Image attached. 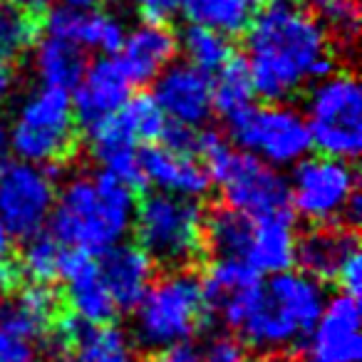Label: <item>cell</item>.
<instances>
[{
  "label": "cell",
  "mask_w": 362,
  "mask_h": 362,
  "mask_svg": "<svg viewBox=\"0 0 362 362\" xmlns=\"http://www.w3.org/2000/svg\"><path fill=\"white\" fill-rule=\"evenodd\" d=\"M253 90L268 102H288L330 75V35L300 0H268L246 25V57Z\"/></svg>",
  "instance_id": "6da1fadb"
},
{
  "label": "cell",
  "mask_w": 362,
  "mask_h": 362,
  "mask_svg": "<svg viewBox=\"0 0 362 362\" xmlns=\"http://www.w3.org/2000/svg\"><path fill=\"white\" fill-rule=\"evenodd\" d=\"M134 189L105 171L65 181L50 214L52 236L70 251L102 256L124 243L134 223Z\"/></svg>",
  "instance_id": "7a4b0ae2"
},
{
  "label": "cell",
  "mask_w": 362,
  "mask_h": 362,
  "mask_svg": "<svg viewBox=\"0 0 362 362\" xmlns=\"http://www.w3.org/2000/svg\"><path fill=\"white\" fill-rule=\"evenodd\" d=\"M325 300L327 293L317 278L288 268L253 288L233 330L258 352L291 350L310 332Z\"/></svg>",
  "instance_id": "3957f363"
},
{
  "label": "cell",
  "mask_w": 362,
  "mask_h": 362,
  "mask_svg": "<svg viewBox=\"0 0 362 362\" xmlns=\"http://www.w3.org/2000/svg\"><path fill=\"white\" fill-rule=\"evenodd\" d=\"M194 154L206 166L211 181L221 187L228 209L253 218L291 214L288 179L276 166L248 151H236L218 132L211 129H199Z\"/></svg>",
  "instance_id": "277c9868"
},
{
  "label": "cell",
  "mask_w": 362,
  "mask_h": 362,
  "mask_svg": "<svg viewBox=\"0 0 362 362\" xmlns=\"http://www.w3.org/2000/svg\"><path fill=\"white\" fill-rule=\"evenodd\" d=\"M134 340L144 350H161L174 342L192 340L206 317V296L202 278L192 271H169L151 281L134 308Z\"/></svg>",
  "instance_id": "5b68a950"
},
{
  "label": "cell",
  "mask_w": 362,
  "mask_h": 362,
  "mask_svg": "<svg viewBox=\"0 0 362 362\" xmlns=\"http://www.w3.org/2000/svg\"><path fill=\"white\" fill-rule=\"evenodd\" d=\"M132 228L141 251L171 271L189 268L206 248V214L197 199L149 194L136 204Z\"/></svg>",
  "instance_id": "8992f818"
},
{
  "label": "cell",
  "mask_w": 362,
  "mask_h": 362,
  "mask_svg": "<svg viewBox=\"0 0 362 362\" xmlns=\"http://www.w3.org/2000/svg\"><path fill=\"white\" fill-rule=\"evenodd\" d=\"M8 146L21 161L45 169L70 159L77 146V119L70 92L42 85L28 92L13 115Z\"/></svg>",
  "instance_id": "52a82bcc"
},
{
  "label": "cell",
  "mask_w": 362,
  "mask_h": 362,
  "mask_svg": "<svg viewBox=\"0 0 362 362\" xmlns=\"http://www.w3.org/2000/svg\"><path fill=\"white\" fill-rule=\"evenodd\" d=\"M310 146L322 156L352 161L362 149V87L350 70L313 82L305 100Z\"/></svg>",
  "instance_id": "ba28073f"
},
{
  "label": "cell",
  "mask_w": 362,
  "mask_h": 362,
  "mask_svg": "<svg viewBox=\"0 0 362 362\" xmlns=\"http://www.w3.org/2000/svg\"><path fill=\"white\" fill-rule=\"evenodd\" d=\"M357 197V174L347 161L332 156H305L288 181L291 209L313 226H335L345 221Z\"/></svg>",
  "instance_id": "9c48e42d"
},
{
  "label": "cell",
  "mask_w": 362,
  "mask_h": 362,
  "mask_svg": "<svg viewBox=\"0 0 362 362\" xmlns=\"http://www.w3.org/2000/svg\"><path fill=\"white\" fill-rule=\"evenodd\" d=\"M231 136L243 151L271 166H296L310 151V134L303 112L286 102L253 105L228 122Z\"/></svg>",
  "instance_id": "30bf717a"
},
{
  "label": "cell",
  "mask_w": 362,
  "mask_h": 362,
  "mask_svg": "<svg viewBox=\"0 0 362 362\" xmlns=\"http://www.w3.org/2000/svg\"><path fill=\"white\" fill-rule=\"evenodd\" d=\"M55 197L50 169L28 161L8 164L0 174V223L23 241L37 236L50 221Z\"/></svg>",
  "instance_id": "8fae6325"
},
{
  "label": "cell",
  "mask_w": 362,
  "mask_h": 362,
  "mask_svg": "<svg viewBox=\"0 0 362 362\" xmlns=\"http://www.w3.org/2000/svg\"><path fill=\"white\" fill-rule=\"evenodd\" d=\"M300 362H360V300L352 293L327 298L300 345Z\"/></svg>",
  "instance_id": "7c38bea8"
},
{
  "label": "cell",
  "mask_w": 362,
  "mask_h": 362,
  "mask_svg": "<svg viewBox=\"0 0 362 362\" xmlns=\"http://www.w3.org/2000/svg\"><path fill=\"white\" fill-rule=\"evenodd\" d=\"M214 77L189 62H171L154 77L151 100L169 124L204 127L214 115Z\"/></svg>",
  "instance_id": "4fadbf2b"
},
{
  "label": "cell",
  "mask_w": 362,
  "mask_h": 362,
  "mask_svg": "<svg viewBox=\"0 0 362 362\" xmlns=\"http://www.w3.org/2000/svg\"><path fill=\"white\" fill-rule=\"evenodd\" d=\"M132 87L134 82L129 80L117 55L100 57L87 67L82 80L77 82L75 95L70 97L75 119L85 127H92L117 115L132 97Z\"/></svg>",
  "instance_id": "5bb4252c"
},
{
  "label": "cell",
  "mask_w": 362,
  "mask_h": 362,
  "mask_svg": "<svg viewBox=\"0 0 362 362\" xmlns=\"http://www.w3.org/2000/svg\"><path fill=\"white\" fill-rule=\"evenodd\" d=\"M60 278L65 281L67 305L75 317L87 325H107L117 315V305L102 281L95 256L67 248Z\"/></svg>",
  "instance_id": "9a60e30c"
},
{
  "label": "cell",
  "mask_w": 362,
  "mask_h": 362,
  "mask_svg": "<svg viewBox=\"0 0 362 362\" xmlns=\"http://www.w3.org/2000/svg\"><path fill=\"white\" fill-rule=\"evenodd\" d=\"M87 139H90L92 156L105 174L115 176L117 181L127 184L129 189L144 187L139 139L134 136V132L129 129V124L119 112L87 127Z\"/></svg>",
  "instance_id": "2e32d148"
},
{
  "label": "cell",
  "mask_w": 362,
  "mask_h": 362,
  "mask_svg": "<svg viewBox=\"0 0 362 362\" xmlns=\"http://www.w3.org/2000/svg\"><path fill=\"white\" fill-rule=\"evenodd\" d=\"M141 176L144 187L149 184L156 192L184 199L204 197L211 187V176L197 156L166 144L141 151Z\"/></svg>",
  "instance_id": "e0dca14e"
},
{
  "label": "cell",
  "mask_w": 362,
  "mask_h": 362,
  "mask_svg": "<svg viewBox=\"0 0 362 362\" xmlns=\"http://www.w3.org/2000/svg\"><path fill=\"white\" fill-rule=\"evenodd\" d=\"M261 283V273H256L241 258H216L202 278L206 308L216 313L218 320L228 327H236L253 288Z\"/></svg>",
  "instance_id": "ac0fdd59"
},
{
  "label": "cell",
  "mask_w": 362,
  "mask_h": 362,
  "mask_svg": "<svg viewBox=\"0 0 362 362\" xmlns=\"http://www.w3.org/2000/svg\"><path fill=\"white\" fill-rule=\"evenodd\" d=\"M47 35L62 37L80 50H100L105 55H117L124 42V28L110 13L75 11V8H55L45 18Z\"/></svg>",
  "instance_id": "d6986e66"
},
{
  "label": "cell",
  "mask_w": 362,
  "mask_h": 362,
  "mask_svg": "<svg viewBox=\"0 0 362 362\" xmlns=\"http://www.w3.org/2000/svg\"><path fill=\"white\" fill-rule=\"evenodd\" d=\"M298 236L293 228V214L251 218L243 261L263 276L283 273L296 263Z\"/></svg>",
  "instance_id": "ffe728a7"
},
{
  "label": "cell",
  "mask_w": 362,
  "mask_h": 362,
  "mask_svg": "<svg viewBox=\"0 0 362 362\" xmlns=\"http://www.w3.org/2000/svg\"><path fill=\"white\" fill-rule=\"evenodd\" d=\"M176 50L179 40L164 23H141L129 35H124L117 60L134 85H144L174 62Z\"/></svg>",
  "instance_id": "44dd1931"
},
{
  "label": "cell",
  "mask_w": 362,
  "mask_h": 362,
  "mask_svg": "<svg viewBox=\"0 0 362 362\" xmlns=\"http://www.w3.org/2000/svg\"><path fill=\"white\" fill-rule=\"evenodd\" d=\"M97 266L117 310H132L154 281V261L132 243H117Z\"/></svg>",
  "instance_id": "7402d4cb"
},
{
  "label": "cell",
  "mask_w": 362,
  "mask_h": 362,
  "mask_svg": "<svg viewBox=\"0 0 362 362\" xmlns=\"http://www.w3.org/2000/svg\"><path fill=\"white\" fill-rule=\"evenodd\" d=\"M62 350H72L80 362H139L129 337L115 325H87L80 320H57L55 330Z\"/></svg>",
  "instance_id": "603a6c76"
},
{
  "label": "cell",
  "mask_w": 362,
  "mask_h": 362,
  "mask_svg": "<svg viewBox=\"0 0 362 362\" xmlns=\"http://www.w3.org/2000/svg\"><path fill=\"white\" fill-rule=\"evenodd\" d=\"M357 248V236L350 228L335 226H315L303 238H298L296 261L303 266V273L317 278V281H335L347 261Z\"/></svg>",
  "instance_id": "cb8c5ba5"
},
{
  "label": "cell",
  "mask_w": 362,
  "mask_h": 362,
  "mask_svg": "<svg viewBox=\"0 0 362 362\" xmlns=\"http://www.w3.org/2000/svg\"><path fill=\"white\" fill-rule=\"evenodd\" d=\"M57 320H60V300L47 286L33 283L21 288L16 296L0 300V325L25 332L37 342L52 335Z\"/></svg>",
  "instance_id": "d4e9b609"
},
{
  "label": "cell",
  "mask_w": 362,
  "mask_h": 362,
  "mask_svg": "<svg viewBox=\"0 0 362 362\" xmlns=\"http://www.w3.org/2000/svg\"><path fill=\"white\" fill-rule=\"evenodd\" d=\"M33 70L42 87H55V90H75L87 70L85 52L72 42L55 35H45L37 42L33 52Z\"/></svg>",
  "instance_id": "484cf974"
},
{
  "label": "cell",
  "mask_w": 362,
  "mask_h": 362,
  "mask_svg": "<svg viewBox=\"0 0 362 362\" xmlns=\"http://www.w3.org/2000/svg\"><path fill=\"white\" fill-rule=\"evenodd\" d=\"M211 85H214V112H218L226 122L236 119L238 115H243V112L253 107L256 90H253L251 75H248V67L243 62V57L241 60L233 57L228 65H223L216 72V80H211Z\"/></svg>",
  "instance_id": "4316f807"
},
{
  "label": "cell",
  "mask_w": 362,
  "mask_h": 362,
  "mask_svg": "<svg viewBox=\"0 0 362 362\" xmlns=\"http://www.w3.org/2000/svg\"><path fill=\"white\" fill-rule=\"evenodd\" d=\"M192 25H204L223 35L243 33L251 21L248 0H184L181 3Z\"/></svg>",
  "instance_id": "83f0119b"
},
{
  "label": "cell",
  "mask_w": 362,
  "mask_h": 362,
  "mask_svg": "<svg viewBox=\"0 0 362 362\" xmlns=\"http://www.w3.org/2000/svg\"><path fill=\"white\" fill-rule=\"evenodd\" d=\"M65 256H67V248L52 233L50 236L37 233L33 238H25L21 261L16 266L18 276H25L28 281L37 283V286H47V283L60 278Z\"/></svg>",
  "instance_id": "f1b7e54d"
},
{
  "label": "cell",
  "mask_w": 362,
  "mask_h": 362,
  "mask_svg": "<svg viewBox=\"0 0 362 362\" xmlns=\"http://www.w3.org/2000/svg\"><path fill=\"white\" fill-rule=\"evenodd\" d=\"M181 47H184L189 65L199 67L206 75H216L223 65L233 60V45L228 35L204 25L189 28L181 37Z\"/></svg>",
  "instance_id": "f546056e"
},
{
  "label": "cell",
  "mask_w": 362,
  "mask_h": 362,
  "mask_svg": "<svg viewBox=\"0 0 362 362\" xmlns=\"http://www.w3.org/2000/svg\"><path fill=\"white\" fill-rule=\"evenodd\" d=\"M37 35V18L18 11L16 6L0 0V57L11 62L33 45Z\"/></svg>",
  "instance_id": "4dcf8cb0"
},
{
  "label": "cell",
  "mask_w": 362,
  "mask_h": 362,
  "mask_svg": "<svg viewBox=\"0 0 362 362\" xmlns=\"http://www.w3.org/2000/svg\"><path fill=\"white\" fill-rule=\"evenodd\" d=\"M313 8V16L317 18L327 35H335L342 42H352L360 30V11L357 0H305Z\"/></svg>",
  "instance_id": "1f68e13d"
},
{
  "label": "cell",
  "mask_w": 362,
  "mask_h": 362,
  "mask_svg": "<svg viewBox=\"0 0 362 362\" xmlns=\"http://www.w3.org/2000/svg\"><path fill=\"white\" fill-rule=\"evenodd\" d=\"M119 115L124 117V122L129 124V129L134 132V136L139 141H156L164 136L166 132V117L159 110L151 95H136L129 97L127 105L119 110Z\"/></svg>",
  "instance_id": "d6a6232c"
},
{
  "label": "cell",
  "mask_w": 362,
  "mask_h": 362,
  "mask_svg": "<svg viewBox=\"0 0 362 362\" xmlns=\"http://www.w3.org/2000/svg\"><path fill=\"white\" fill-rule=\"evenodd\" d=\"M0 362H40V342L0 325Z\"/></svg>",
  "instance_id": "836d02e7"
},
{
  "label": "cell",
  "mask_w": 362,
  "mask_h": 362,
  "mask_svg": "<svg viewBox=\"0 0 362 362\" xmlns=\"http://www.w3.org/2000/svg\"><path fill=\"white\" fill-rule=\"evenodd\" d=\"M246 347L233 337H216L206 350L202 352V362H246Z\"/></svg>",
  "instance_id": "e575fe53"
},
{
  "label": "cell",
  "mask_w": 362,
  "mask_h": 362,
  "mask_svg": "<svg viewBox=\"0 0 362 362\" xmlns=\"http://www.w3.org/2000/svg\"><path fill=\"white\" fill-rule=\"evenodd\" d=\"M11 256H13V236L0 223V288H13L21 281L18 268L13 266Z\"/></svg>",
  "instance_id": "d590c367"
},
{
  "label": "cell",
  "mask_w": 362,
  "mask_h": 362,
  "mask_svg": "<svg viewBox=\"0 0 362 362\" xmlns=\"http://www.w3.org/2000/svg\"><path fill=\"white\" fill-rule=\"evenodd\" d=\"M154 362H202V350L192 340L174 342V345L156 350Z\"/></svg>",
  "instance_id": "8d00e7d4"
},
{
  "label": "cell",
  "mask_w": 362,
  "mask_h": 362,
  "mask_svg": "<svg viewBox=\"0 0 362 362\" xmlns=\"http://www.w3.org/2000/svg\"><path fill=\"white\" fill-rule=\"evenodd\" d=\"M13 70H11V62L3 60L0 57V107L6 105V100L11 97V90H13Z\"/></svg>",
  "instance_id": "74e56055"
},
{
  "label": "cell",
  "mask_w": 362,
  "mask_h": 362,
  "mask_svg": "<svg viewBox=\"0 0 362 362\" xmlns=\"http://www.w3.org/2000/svg\"><path fill=\"white\" fill-rule=\"evenodd\" d=\"M6 3H11L18 11L28 13V16H33V18L42 16V13L47 11V6H50V0H6Z\"/></svg>",
  "instance_id": "f35d334b"
},
{
  "label": "cell",
  "mask_w": 362,
  "mask_h": 362,
  "mask_svg": "<svg viewBox=\"0 0 362 362\" xmlns=\"http://www.w3.org/2000/svg\"><path fill=\"white\" fill-rule=\"evenodd\" d=\"M65 8H75V11H95L102 3H112V0H60Z\"/></svg>",
  "instance_id": "ab89813d"
},
{
  "label": "cell",
  "mask_w": 362,
  "mask_h": 362,
  "mask_svg": "<svg viewBox=\"0 0 362 362\" xmlns=\"http://www.w3.org/2000/svg\"><path fill=\"white\" fill-rule=\"evenodd\" d=\"M8 151H11V146H8V132L0 124V174L8 166Z\"/></svg>",
  "instance_id": "60d3db41"
},
{
  "label": "cell",
  "mask_w": 362,
  "mask_h": 362,
  "mask_svg": "<svg viewBox=\"0 0 362 362\" xmlns=\"http://www.w3.org/2000/svg\"><path fill=\"white\" fill-rule=\"evenodd\" d=\"M52 362H80V360H77V357H75V352H72V350H62L60 355H57Z\"/></svg>",
  "instance_id": "b9f144b4"
},
{
  "label": "cell",
  "mask_w": 362,
  "mask_h": 362,
  "mask_svg": "<svg viewBox=\"0 0 362 362\" xmlns=\"http://www.w3.org/2000/svg\"><path fill=\"white\" fill-rule=\"evenodd\" d=\"M248 3H251V6H266L268 0H248Z\"/></svg>",
  "instance_id": "7bdbcfd3"
},
{
  "label": "cell",
  "mask_w": 362,
  "mask_h": 362,
  "mask_svg": "<svg viewBox=\"0 0 362 362\" xmlns=\"http://www.w3.org/2000/svg\"><path fill=\"white\" fill-rule=\"evenodd\" d=\"M246 362H266V360H256V357H248Z\"/></svg>",
  "instance_id": "ee69618b"
}]
</instances>
